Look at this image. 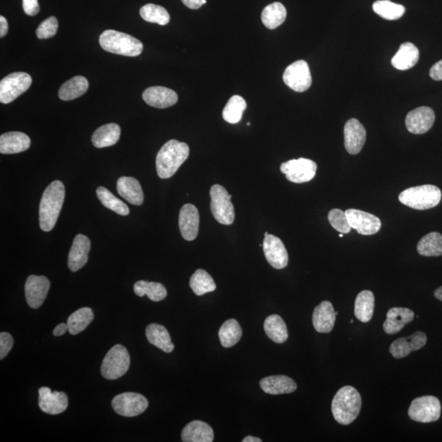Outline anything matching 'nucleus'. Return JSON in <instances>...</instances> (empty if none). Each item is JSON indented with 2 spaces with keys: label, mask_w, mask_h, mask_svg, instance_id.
Returning <instances> with one entry per match:
<instances>
[{
  "label": "nucleus",
  "mask_w": 442,
  "mask_h": 442,
  "mask_svg": "<svg viewBox=\"0 0 442 442\" xmlns=\"http://www.w3.org/2000/svg\"><path fill=\"white\" fill-rule=\"evenodd\" d=\"M97 198L105 207L108 208L116 212L117 214L121 216H127L130 214L129 207L126 204L121 202V200L118 199L115 195L110 192L108 189L104 187H99L96 191Z\"/></svg>",
  "instance_id": "nucleus-43"
},
{
  "label": "nucleus",
  "mask_w": 442,
  "mask_h": 442,
  "mask_svg": "<svg viewBox=\"0 0 442 442\" xmlns=\"http://www.w3.org/2000/svg\"><path fill=\"white\" fill-rule=\"evenodd\" d=\"M200 218L197 207L186 204L181 208L178 216V226L182 237L186 241L196 240L199 231Z\"/></svg>",
  "instance_id": "nucleus-20"
},
{
  "label": "nucleus",
  "mask_w": 442,
  "mask_h": 442,
  "mask_svg": "<svg viewBox=\"0 0 442 442\" xmlns=\"http://www.w3.org/2000/svg\"><path fill=\"white\" fill-rule=\"evenodd\" d=\"M419 60V50L410 42L403 43L392 59V65L398 70L406 71L414 67Z\"/></svg>",
  "instance_id": "nucleus-29"
},
{
  "label": "nucleus",
  "mask_w": 442,
  "mask_h": 442,
  "mask_svg": "<svg viewBox=\"0 0 442 442\" xmlns=\"http://www.w3.org/2000/svg\"><path fill=\"white\" fill-rule=\"evenodd\" d=\"M119 194L135 206H141L144 201L143 192L139 182L134 177L123 176L117 184Z\"/></svg>",
  "instance_id": "nucleus-25"
},
{
  "label": "nucleus",
  "mask_w": 442,
  "mask_h": 442,
  "mask_svg": "<svg viewBox=\"0 0 442 442\" xmlns=\"http://www.w3.org/2000/svg\"><path fill=\"white\" fill-rule=\"evenodd\" d=\"M14 338L11 334L3 332L0 334V359L3 360L6 357L14 347Z\"/></svg>",
  "instance_id": "nucleus-47"
},
{
  "label": "nucleus",
  "mask_w": 442,
  "mask_h": 442,
  "mask_svg": "<svg viewBox=\"0 0 442 442\" xmlns=\"http://www.w3.org/2000/svg\"><path fill=\"white\" fill-rule=\"evenodd\" d=\"M130 357L125 347L116 345L110 348L102 363V375L106 380H116L129 371Z\"/></svg>",
  "instance_id": "nucleus-6"
},
{
  "label": "nucleus",
  "mask_w": 442,
  "mask_h": 442,
  "mask_svg": "<svg viewBox=\"0 0 442 442\" xmlns=\"http://www.w3.org/2000/svg\"><path fill=\"white\" fill-rule=\"evenodd\" d=\"M121 133V127L116 123L101 126L92 135L93 146L97 148L115 146L120 139Z\"/></svg>",
  "instance_id": "nucleus-30"
},
{
  "label": "nucleus",
  "mask_w": 442,
  "mask_h": 442,
  "mask_svg": "<svg viewBox=\"0 0 442 442\" xmlns=\"http://www.w3.org/2000/svg\"><path fill=\"white\" fill-rule=\"evenodd\" d=\"M243 335L241 326L236 320L231 318L225 321L219 330V338L221 345L224 347H232L237 342Z\"/></svg>",
  "instance_id": "nucleus-38"
},
{
  "label": "nucleus",
  "mask_w": 442,
  "mask_h": 442,
  "mask_svg": "<svg viewBox=\"0 0 442 442\" xmlns=\"http://www.w3.org/2000/svg\"><path fill=\"white\" fill-rule=\"evenodd\" d=\"M415 313L411 310L404 307H393L388 310L384 323L386 334H396L404 327L413 321Z\"/></svg>",
  "instance_id": "nucleus-24"
},
{
  "label": "nucleus",
  "mask_w": 442,
  "mask_h": 442,
  "mask_svg": "<svg viewBox=\"0 0 442 442\" xmlns=\"http://www.w3.org/2000/svg\"><path fill=\"white\" fill-rule=\"evenodd\" d=\"M263 251L269 264L275 269L282 270L288 264V254L281 240L273 235L265 237Z\"/></svg>",
  "instance_id": "nucleus-15"
},
{
  "label": "nucleus",
  "mask_w": 442,
  "mask_h": 442,
  "mask_svg": "<svg viewBox=\"0 0 442 442\" xmlns=\"http://www.w3.org/2000/svg\"><path fill=\"white\" fill-rule=\"evenodd\" d=\"M189 286L195 294L202 296L206 293L214 292L216 288L214 279L207 271L199 269L194 272L190 279Z\"/></svg>",
  "instance_id": "nucleus-41"
},
{
  "label": "nucleus",
  "mask_w": 442,
  "mask_h": 442,
  "mask_svg": "<svg viewBox=\"0 0 442 442\" xmlns=\"http://www.w3.org/2000/svg\"><path fill=\"white\" fill-rule=\"evenodd\" d=\"M31 146L29 136L23 132H8L0 136V152L15 154L27 151Z\"/></svg>",
  "instance_id": "nucleus-26"
},
{
  "label": "nucleus",
  "mask_w": 442,
  "mask_h": 442,
  "mask_svg": "<svg viewBox=\"0 0 442 442\" xmlns=\"http://www.w3.org/2000/svg\"><path fill=\"white\" fill-rule=\"evenodd\" d=\"M375 295L371 291L364 290L357 295L355 301V316L363 323H368L375 312Z\"/></svg>",
  "instance_id": "nucleus-33"
},
{
  "label": "nucleus",
  "mask_w": 442,
  "mask_h": 442,
  "mask_svg": "<svg viewBox=\"0 0 442 442\" xmlns=\"http://www.w3.org/2000/svg\"><path fill=\"white\" fill-rule=\"evenodd\" d=\"M360 395L353 386H345L336 393L332 402V413L342 425H349L358 417L361 410Z\"/></svg>",
  "instance_id": "nucleus-3"
},
{
  "label": "nucleus",
  "mask_w": 442,
  "mask_h": 442,
  "mask_svg": "<svg viewBox=\"0 0 442 442\" xmlns=\"http://www.w3.org/2000/svg\"><path fill=\"white\" fill-rule=\"evenodd\" d=\"M100 44L105 51L122 56L137 57L143 49L142 42L128 34L107 30L101 34Z\"/></svg>",
  "instance_id": "nucleus-4"
},
{
  "label": "nucleus",
  "mask_w": 442,
  "mask_h": 442,
  "mask_svg": "<svg viewBox=\"0 0 442 442\" xmlns=\"http://www.w3.org/2000/svg\"><path fill=\"white\" fill-rule=\"evenodd\" d=\"M58 23L55 16H50L43 23H41L36 30V36L40 40L49 39L52 38L58 32Z\"/></svg>",
  "instance_id": "nucleus-46"
},
{
  "label": "nucleus",
  "mask_w": 442,
  "mask_h": 442,
  "mask_svg": "<svg viewBox=\"0 0 442 442\" xmlns=\"http://www.w3.org/2000/svg\"><path fill=\"white\" fill-rule=\"evenodd\" d=\"M441 406L439 398L433 396L418 397L411 402L410 418L419 423H432L441 417Z\"/></svg>",
  "instance_id": "nucleus-8"
},
{
  "label": "nucleus",
  "mask_w": 442,
  "mask_h": 442,
  "mask_svg": "<svg viewBox=\"0 0 442 442\" xmlns=\"http://www.w3.org/2000/svg\"><path fill=\"white\" fill-rule=\"evenodd\" d=\"M181 439L184 442H212L213 429L202 421L194 420L183 429Z\"/></svg>",
  "instance_id": "nucleus-27"
},
{
  "label": "nucleus",
  "mask_w": 442,
  "mask_h": 442,
  "mask_svg": "<svg viewBox=\"0 0 442 442\" xmlns=\"http://www.w3.org/2000/svg\"><path fill=\"white\" fill-rule=\"evenodd\" d=\"M328 219L332 227L342 233H350L351 227L348 221L346 211L333 209L329 211Z\"/></svg>",
  "instance_id": "nucleus-45"
},
{
  "label": "nucleus",
  "mask_w": 442,
  "mask_h": 442,
  "mask_svg": "<svg viewBox=\"0 0 442 442\" xmlns=\"http://www.w3.org/2000/svg\"><path fill=\"white\" fill-rule=\"evenodd\" d=\"M434 296L437 299L442 301V286L436 289L434 291Z\"/></svg>",
  "instance_id": "nucleus-54"
},
{
  "label": "nucleus",
  "mask_w": 442,
  "mask_h": 442,
  "mask_svg": "<svg viewBox=\"0 0 442 442\" xmlns=\"http://www.w3.org/2000/svg\"><path fill=\"white\" fill-rule=\"evenodd\" d=\"M135 294L139 296H148L152 301H161L167 296V288L163 284L156 282H147L143 280L136 282L134 286Z\"/></svg>",
  "instance_id": "nucleus-39"
},
{
  "label": "nucleus",
  "mask_w": 442,
  "mask_h": 442,
  "mask_svg": "<svg viewBox=\"0 0 442 442\" xmlns=\"http://www.w3.org/2000/svg\"><path fill=\"white\" fill-rule=\"evenodd\" d=\"M189 147L188 144L178 141L176 139L170 140L165 143L156 157V168L157 175L161 178H171L181 167L182 164L188 159Z\"/></svg>",
  "instance_id": "nucleus-2"
},
{
  "label": "nucleus",
  "mask_w": 442,
  "mask_h": 442,
  "mask_svg": "<svg viewBox=\"0 0 442 442\" xmlns=\"http://www.w3.org/2000/svg\"><path fill=\"white\" fill-rule=\"evenodd\" d=\"M91 246V240L88 237L84 235L75 236L69 255H68V267L71 271H78L86 266Z\"/></svg>",
  "instance_id": "nucleus-22"
},
{
  "label": "nucleus",
  "mask_w": 442,
  "mask_h": 442,
  "mask_svg": "<svg viewBox=\"0 0 442 442\" xmlns=\"http://www.w3.org/2000/svg\"><path fill=\"white\" fill-rule=\"evenodd\" d=\"M32 84V76L25 72H14L7 75L0 82V102L3 104L12 103L27 91Z\"/></svg>",
  "instance_id": "nucleus-9"
},
{
  "label": "nucleus",
  "mask_w": 442,
  "mask_h": 442,
  "mask_svg": "<svg viewBox=\"0 0 442 442\" xmlns=\"http://www.w3.org/2000/svg\"><path fill=\"white\" fill-rule=\"evenodd\" d=\"M268 235H269V233L266 232V233H265V237H266V236H268Z\"/></svg>",
  "instance_id": "nucleus-55"
},
{
  "label": "nucleus",
  "mask_w": 442,
  "mask_h": 442,
  "mask_svg": "<svg viewBox=\"0 0 442 442\" xmlns=\"http://www.w3.org/2000/svg\"><path fill=\"white\" fill-rule=\"evenodd\" d=\"M261 441L262 440L260 439H258V437H255L252 436L246 437L243 440V442H261Z\"/></svg>",
  "instance_id": "nucleus-53"
},
{
  "label": "nucleus",
  "mask_w": 442,
  "mask_h": 442,
  "mask_svg": "<svg viewBox=\"0 0 442 442\" xmlns=\"http://www.w3.org/2000/svg\"><path fill=\"white\" fill-rule=\"evenodd\" d=\"M346 215L351 229L361 235H373L380 231L381 220L375 215L356 209L347 210Z\"/></svg>",
  "instance_id": "nucleus-14"
},
{
  "label": "nucleus",
  "mask_w": 442,
  "mask_h": 442,
  "mask_svg": "<svg viewBox=\"0 0 442 442\" xmlns=\"http://www.w3.org/2000/svg\"><path fill=\"white\" fill-rule=\"evenodd\" d=\"M429 75L436 82L442 80V60L437 62L433 65L429 71Z\"/></svg>",
  "instance_id": "nucleus-49"
},
{
  "label": "nucleus",
  "mask_w": 442,
  "mask_h": 442,
  "mask_svg": "<svg viewBox=\"0 0 442 442\" xmlns=\"http://www.w3.org/2000/svg\"><path fill=\"white\" fill-rule=\"evenodd\" d=\"M93 318H95V314L91 308L83 307L76 310L68 318V331L71 335L82 333L91 324Z\"/></svg>",
  "instance_id": "nucleus-36"
},
{
  "label": "nucleus",
  "mask_w": 442,
  "mask_h": 442,
  "mask_svg": "<svg viewBox=\"0 0 442 442\" xmlns=\"http://www.w3.org/2000/svg\"><path fill=\"white\" fill-rule=\"evenodd\" d=\"M139 14L146 22L161 25H167L171 20L169 12L165 8L154 3H148L143 6L140 8Z\"/></svg>",
  "instance_id": "nucleus-44"
},
{
  "label": "nucleus",
  "mask_w": 442,
  "mask_h": 442,
  "mask_svg": "<svg viewBox=\"0 0 442 442\" xmlns=\"http://www.w3.org/2000/svg\"><path fill=\"white\" fill-rule=\"evenodd\" d=\"M283 82L292 91L303 93L312 86V78L308 63L299 60L289 65L283 75Z\"/></svg>",
  "instance_id": "nucleus-12"
},
{
  "label": "nucleus",
  "mask_w": 442,
  "mask_h": 442,
  "mask_svg": "<svg viewBox=\"0 0 442 442\" xmlns=\"http://www.w3.org/2000/svg\"><path fill=\"white\" fill-rule=\"evenodd\" d=\"M339 237H343V233H341V235H339Z\"/></svg>",
  "instance_id": "nucleus-56"
},
{
  "label": "nucleus",
  "mask_w": 442,
  "mask_h": 442,
  "mask_svg": "<svg viewBox=\"0 0 442 442\" xmlns=\"http://www.w3.org/2000/svg\"><path fill=\"white\" fill-rule=\"evenodd\" d=\"M8 32V25L5 18L0 16V37L5 36Z\"/></svg>",
  "instance_id": "nucleus-51"
},
{
  "label": "nucleus",
  "mask_w": 442,
  "mask_h": 442,
  "mask_svg": "<svg viewBox=\"0 0 442 442\" xmlns=\"http://www.w3.org/2000/svg\"><path fill=\"white\" fill-rule=\"evenodd\" d=\"M23 6L25 14L32 16H36L40 10L38 0H23Z\"/></svg>",
  "instance_id": "nucleus-48"
},
{
  "label": "nucleus",
  "mask_w": 442,
  "mask_h": 442,
  "mask_svg": "<svg viewBox=\"0 0 442 442\" xmlns=\"http://www.w3.org/2000/svg\"><path fill=\"white\" fill-rule=\"evenodd\" d=\"M260 386L266 393L270 395L292 393L297 388L295 381L286 375H274L262 378Z\"/></svg>",
  "instance_id": "nucleus-28"
},
{
  "label": "nucleus",
  "mask_w": 442,
  "mask_h": 442,
  "mask_svg": "<svg viewBox=\"0 0 442 442\" xmlns=\"http://www.w3.org/2000/svg\"><path fill=\"white\" fill-rule=\"evenodd\" d=\"M39 406L45 414L54 415L65 412L68 406V397L62 392H52L49 388L39 389Z\"/></svg>",
  "instance_id": "nucleus-18"
},
{
  "label": "nucleus",
  "mask_w": 442,
  "mask_h": 442,
  "mask_svg": "<svg viewBox=\"0 0 442 442\" xmlns=\"http://www.w3.org/2000/svg\"><path fill=\"white\" fill-rule=\"evenodd\" d=\"M65 198V187L62 182L55 181L47 187L40 204V226L49 232L56 224Z\"/></svg>",
  "instance_id": "nucleus-1"
},
{
  "label": "nucleus",
  "mask_w": 442,
  "mask_h": 442,
  "mask_svg": "<svg viewBox=\"0 0 442 442\" xmlns=\"http://www.w3.org/2000/svg\"><path fill=\"white\" fill-rule=\"evenodd\" d=\"M112 406L116 413L130 418L143 414L148 407V402L141 394L125 393L115 397Z\"/></svg>",
  "instance_id": "nucleus-11"
},
{
  "label": "nucleus",
  "mask_w": 442,
  "mask_h": 442,
  "mask_svg": "<svg viewBox=\"0 0 442 442\" xmlns=\"http://www.w3.org/2000/svg\"><path fill=\"white\" fill-rule=\"evenodd\" d=\"M334 305L329 301H324L317 305L313 312L312 322L318 333L329 334L335 325L336 316Z\"/></svg>",
  "instance_id": "nucleus-23"
},
{
  "label": "nucleus",
  "mask_w": 442,
  "mask_h": 442,
  "mask_svg": "<svg viewBox=\"0 0 442 442\" xmlns=\"http://www.w3.org/2000/svg\"><path fill=\"white\" fill-rule=\"evenodd\" d=\"M246 108V103L244 97L240 95H233L228 101L223 110L224 120L229 124H237L242 120Z\"/></svg>",
  "instance_id": "nucleus-42"
},
{
  "label": "nucleus",
  "mask_w": 442,
  "mask_h": 442,
  "mask_svg": "<svg viewBox=\"0 0 442 442\" xmlns=\"http://www.w3.org/2000/svg\"><path fill=\"white\" fill-rule=\"evenodd\" d=\"M280 171L286 176L288 181L301 184L313 180L316 176L317 164L312 160L301 157L299 159L283 163L280 167Z\"/></svg>",
  "instance_id": "nucleus-10"
},
{
  "label": "nucleus",
  "mask_w": 442,
  "mask_h": 442,
  "mask_svg": "<svg viewBox=\"0 0 442 442\" xmlns=\"http://www.w3.org/2000/svg\"><path fill=\"white\" fill-rule=\"evenodd\" d=\"M146 337L148 341L165 353H170L175 346L172 342L171 336L163 325L151 324L147 327Z\"/></svg>",
  "instance_id": "nucleus-31"
},
{
  "label": "nucleus",
  "mask_w": 442,
  "mask_h": 442,
  "mask_svg": "<svg viewBox=\"0 0 442 442\" xmlns=\"http://www.w3.org/2000/svg\"><path fill=\"white\" fill-rule=\"evenodd\" d=\"M417 251L423 257L442 256V235L437 232L428 233L419 242Z\"/></svg>",
  "instance_id": "nucleus-37"
},
{
  "label": "nucleus",
  "mask_w": 442,
  "mask_h": 442,
  "mask_svg": "<svg viewBox=\"0 0 442 442\" xmlns=\"http://www.w3.org/2000/svg\"><path fill=\"white\" fill-rule=\"evenodd\" d=\"M434 121V110L429 107H419L407 114L406 126L410 133L423 135L432 128Z\"/></svg>",
  "instance_id": "nucleus-16"
},
{
  "label": "nucleus",
  "mask_w": 442,
  "mask_h": 442,
  "mask_svg": "<svg viewBox=\"0 0 442 442\" xmlns=\"http://www.w3.org/2000/svg\"><path fill=\"white\" fill-rule=\"evenodd\" d=\"M143 100L151 107L163 109L175 105L178 101V95L171 89L154 86L148 88L144 91Z\"/></svg>",
  "instance_id": "nucleus-21"
},
{
  "label": "nucleus",
  "mask_w": 442,
  "mask_h": 442,
  "mask_svg": "<svg viewBox=\"0 0 442 442\" xmlns=\"http://www.w3.org/2000/svg\"><path fill=\"white\" fill-rule=\"evenodd\" d=\"M211 211L216 221L221 224L231 225L235 219L232 196L220 185H215L210 190Z\"/></svg>",
  "instance_id": "nucleus-7"
},
{
  "label": "nucleus",
  "mask_w": 442,
  "mask_h": 442,
  "mask_svg": "<svg viewBox=\"0 0 442 442\" xmlns=\"http://www.w3.org/2000/svg\"><path fill=\"white\" fill-rule=\"evenodd\" d=\"M427 343V336L423 332H415L407 338L396 340L390 347V353L396 359H402L411 352L419 351Z\"/></svg>",
  "instance_id": "nucleus-19"
},
{
  "label": "nucleus",
  "mask_w": 442,
  "mask_h": 442,
  "mask_svg": "<svg viewBox=\"0 0 442 442\" xmlns=\"http://www.w3.org/2000/svg\"><path fill=\"white\" fill-rule=\"evenodd\" d=\"M181 1L190 10H198L203 4L207 3V0H181Z\"/></svg>",
  "instance_id": "nucleus-50"
},
{
  "label": "nucleus",
  "mask_w": 442,
  "mask_h": 442,
  "mask_svg": "<svg viewBox=\"0 0 442 442\" xmlns=\"http://www.w3.org/2000/svg\"><path fill=\"white\" fill-rule=\"evenodd\" d=\"M373 10L382 19L394 21L401 19L405 14L406 8L390 0H377L373 3Z\"/></svg>",
  "instance_id": "nucleus-40"
},
{
  "label": "nucleus",
  "mask_w": 442,
  "mask_h": 442,
  "mask_svg": "<svg viewBox=\"0 0 442 442\" xmlns=\"http://www.w3.org/2000/svg\"><path fill=\"white\" fill-rule=\"evenodd\" d=\"M287 19L286 8L279 2H275L267 5L262 11L261 21L265 27L274 30L281 25Z\"/></svg>",
  "instance_id": "nucleus-34"
},
{
  "label": "nucleus",
  "mask_w": 442,
  "mask_h": 442,
  "mask_svg": "<svg viewBox=\"0 0 442 442\" xmlns=\"http://www.w3.org/2000/svg\"><path fill=\"white\" fill-rule=\"evenodd\" d=\"M344 144L350 154L356 155L367 141V130L357 119L352 118L347 121L344 127Z\"/></svg>",
  "instance_id": "nucleus-17"
},
{
  "label": "nucleus",
  "mask_w": 442,
  "mask_h": 442,
  "mask_svg": "<svg viewBox=\"0 0 442 442\" xmlns=\"http://www.w3.org/2000/svg\"><path fill=\"white\" fill-rule=\"evenodd\" d=\"M441 191L435 185H425L404 190L399 195V201L415 210H428L441 202Z\"/></svg>",
  "instance_id": "nucleus-5"
},
{
  "label": "nucleus",
  "mask_w": 442,
  "mask_h": 442,
  "mask_svg": "<svg viewBox=\"0 0 442 442\" xmlns=\"http://www.w3.org/2000/svg\"><path fill=\"white\" fill-rule=\"evenodd\" d=\"M264 329L268 338L276 343L286 342L288 338L286 322L278 314H271L266 318Z\"/></svg>",
  "instance_id": "nucleus-35"
},
{
  "label": "nucleus",
  "mask_w": 442,
  "mask_h": 442,
  "mask_svg": "<svg viewBox=\"0 0 442 442\" xmlns=\"http://www.w3.org/2000/svg\"><path fill=\"white\" fill-rule=\"evenodd\" d=\"M50 288V282L45 276L30 275L25 284V294L27 304L38 309L45 303Z\"/></svg>",
  "instance_id": "nucleus-13"
},
{
  "label": "nucleus",
  "mask_w": 442,
  "mask_h": 442,
  "mask_svg": "<svg viewBox=\"0 0 442 442\" xmlns=\"http://www.w3.org/2000/svg\"><path fill=\"white\" fill-rule=\"evenodd\" d=\"M67 330H68L67 324L58 325L56 327V328L54 329V335L56 336V337H59V336H62L63 334H65Z\"/></svg>",
  "instance_id": "nucleus-52"
},
{
  "label": "nucleus",
  "mask_w": 442,
  "mask_h": 442,
  "mask_svg": "<svg viewBox=\"0 0 442 442\" xmlns=\"http://www.w3.org/2000/svg\"><path fill=\"white\" fill-rule=\"evenodd\" d=\"M89 89V82L84 76L78 75L67 80L59 89L58 97L62 101H71L82 96Z\"/></svg>",
  "instance_id": "nucleus-32"
}]
</instances>
